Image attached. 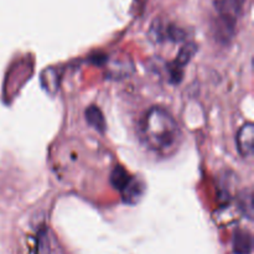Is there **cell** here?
Segmentation results:
<instances>
[{
  "mask_svg": "<svg viewBox=\"0 0 254 254\" xmlns=\"http://www.w3.org/2000/svg\"><path fill=\"white\" fill-rule=\"evenodd\" d=\"M144 143L159 154H169L179 145L181 130L173 114L161 107H151L140 121Z\"/></svg>",
  "mask_w": 254,
  "mask_h": 254,
  "instance_id": "6da1fadb",
  "label": "cell"
},
{
  "mask_svg": "<svg viewBox=\"0 0 254 254\" xmlns=\"http://www.w3.org/2000/svg\"><path fill=\"white\" fill-rule=\"evenodd\" d=\"M245 0H215V9L218 15V34L222 40L231 39L235 34L236 22L240 17Z\"/></svg>",
  "mask_w": 254,
  "mask_h": 254,
  "instance_id": "7a4b0ae2",
  "label": "cell"
},
{
  "mask_svg": "<svg viewBox=\"0 0 254 254\" xmlns=\"http://www.w3.org/2000/svg\"><path fill=\"white\" fill-rule=\"evenodd\" d=\"M253 140H254V126L253 123L243 124L238 130L236 136V144H237V150L241 156L245 159H250L253 156Z\"/></svg>",
  "mask_w": 254,
  "mask_h": 254,
  "instance_id": "3957f363",
  "label": "cell"
},
{
  "mask_svg": "<svg viewBox=\"0 0 254 254\" xmlns=\"http://www.w3.org/2000/svg\"><path fill=\"white\" fill-rule=\"evenodd\" d=\"M151 31L154 32L155 40L160 41H180L184 39V31L179 27L173 26V25H154Z\"/></svg>",
  "mask_w": 254,
  "mask_h": 254,
  "instance_id": "277c9868",
  "label": "cell"
},
{
  "mask_svg": "<svg viewBox=\"0 0 254 254\" xmlns=\"http://www.w3.org/2000/svg\"><path fill=\"white\" fill-rule=\"evenodd\" d=\"M253 240L247 231H237L233 236V252L235 254H251L252 253Z\"/></svg>",
  "mask_w": 254,
  "mask_h": 254,
  "instance_id": "5b68a950",
  "label": "cell"
},
{
  "mask_svg": "<svg viewBox=\"0 0 254 254\" xmlns=\"http://www.w3.org/2000/svg\"><path fill=\"white\" fill-rule=\"evenodd\" d=\"M86 119L89 126H92L94 129L101 131V133H103L104 129H106V121H104L103 114L99 111L98 107L91 106L89 108H87Z\"/></svg>",
  "mask_w": 254,
  "mask_h": 254,
  "instance_id": "8992f818",
  "label": "cell"
}]
</instances>
